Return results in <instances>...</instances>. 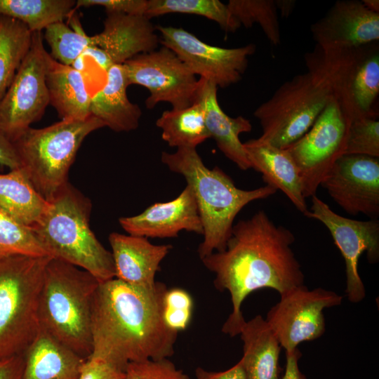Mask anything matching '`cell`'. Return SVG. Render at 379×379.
I'll use <instances>...</instances> for the list:
<instances>
[{"label":"cell","instance_id":"6da1fadb","mask_svg":"<svg viewBox=\"0 0 379 379\" xmlns=\"http://www.w3.org/2000/svg\"><path fill=\"white\" fill-rule=\"evenodd\" d=\"M294 241L291 230L259 211L233 225L224 251L201 259L215 274V287L230 295L232 311L222 326L224 333L239 335L246 321L241 305L251 293L267 288L281 295L304 284V274L291 247Z\"/></svg>","mask_w":379,"mask_h":379},{"label":"cell","instance_id":"7a4b0ae2","mask_svg":"<svg viewBox=\"0 0 379 379\" xmlns=\"http://www.w3.org/2000/svg\"><path fill=\"white\" fill-rule=\"evenodd\" d=\"M167 290L159 281L152 288L117 278L99 283L92 304V352L88 358L125 371L131 362L171 357L178 333L164 319Z\"/></svg>","mask_w":379,"mask_h":379},{"label":"cell","instance_id":"3957f363","mask_svg":"<svg viewBox=\"0 0 379 379\" xmlns=\"http://www.w3.org/2000/svg\"><path fill=\"white\" fill-rule=\"evenodd\" d=\"M365 50L323 48L305 55L307 71L284 82L254 112L262 127L258 140L285 149L302 136L336 95L349 92L356 65Z\"/></svg>","mask_w":379,"mask_h":379},{"label":"cell","instance_id":"277c9868","mask_svg":"<svg viewBox=\"0 0 379 379\" xmlns=\"http://www.w3.org/2000/svg\"><path fill=\"white\" fill-rule=\"evenodd\" d=\"M161 160L172 172L182 175L193 192L204 229V239L197 251L201 260L225 249L234 220L244 207L277 191L267 185L250 190L237 187L219 167L208 168L196 148L163 152Z\"/></svg>","mask_w":379,"mask_h":379},{"label":"cell","instance_id":"5b68a950","mask_svg":"<svg viewBox=\"0 0 379 379\" xmlns=\"http://www.w3.org/2000/svg\"><path fill=\"white\" fill-rule=\"evenodd\" d=\"M32 228L48 255L78 267L100 283L115 278L112 253L89 225L90 201L67 182L50 201Z\"/></svg>","mask_w":379,"mask_h":379},{"label":"cell","instance_id":"8992f818","mask_svg":"<svg viewBox=\"0 0 379 379\" xmlns=\"http://www.w3.org/2000/svg\"><path fill=\"white\" fill-rule=\"evenodd\" d=\"M99 283L89 272L51 258L39 295L41 328L86 359L92 352L91 310Z\"/></svg>","mask_w":379,"mask_h":379},{"label":"cell","instance_id":"52a82bcc","mask_svg":"<svg viewBox=\"0 0 379 379\" xmlns=\"http://www.w3.org/2000/svg\"><path fill=\"white\" fill-rule=\"evenodd\" d=\"M102 127L103 123L91 115L42 128L29 127L13 142L20 168L45 199L50 201L68 182L69 170L84 140Z\"/></svg>","mask_w":379,"mask_h":379},{"label":"cell","instance_id":"ba28073f","mask_svg":"<svg viewBox=\"0 0 379 379\" xmlns=\"http://www.w3.org/2000/svg\"><path fill=\"white\" fill-rule=\"evenodd\" d=\"M51 258L0 259V361L22 354L41 329L39 300Z\"/></svg>","mask_w":379,"mask_h":379},{"label":"cell","instance_id":"9c48e42d","mask_svg":"<svg viewBox=\"0 0 379 379\" xmlns=\"http://www.w3.org/2000/svg\"><path fill=\"white\" fill-rule=\"evenodd\" d=\"M355 117L349 92L336 95L310 128L285 148L299 171L305 199L316 195L324 176L345 154L349 128Z\"/></svg>","mask_w":379,"mask_h":379},{"label":"cell","instance_id":"30bf717a","mask_svg":"<svg viewBox=\"0 0 379 379\" xmlns=\"http://www.w3.org/2000/svg\"><path fill=\"white\" fill-rule=\"evenodd\" d=\"M49 56L41 32H32L30 48L0 100V131L12 142L39 121L49 105L46 81Z\"/></svg>","mask_w":379,"mask_h":379},{"label":"cell","instance_id":"8fae6325","mask_svg":"<svg viewBox=\"0 0 379 379\" xmlns=\"http://www.w3.org/2000/svg\"><path fill=\"white\" fill-rule=\"evenodd\" d=\"M123 65L128 85H140L149 91L145 101L149 109L160 102H167L172 109H180L197 100L199 83L196 75L165 46L137 55Z\"/></svg>","mask_w":379,"mask_h":379},{"label":"cell","instance_id":"7c38bea8","mask_svg":"<svg viewBox=\"0 0 379 379\" xmlns=\"http://www.w3.org/2000/svg\"><path fill=\"white\" fill-rule=\"evenodd\" d=\"M343 297L322 288L305 284L280 295L279 301L265 319L286 352L299 344L320 338L326 331L324 310L342 303Z\"/></svg>","mask_w":379,"mask_h":379},{"label":"cell","instance_id":"4fadbf2b","mask_svg":"<svg viewBox=\"0 0 379 379\" xmlns=\"http://www.w3.org/2000/svg\"><path fill=\"white\" fill-rule=\"evenodd\" d=\"M159 42L173 51L195 75L227 88L239 82L245 72L248 58L256 49L253 44L237 48L209 45L187 30L157 25Z\"/></svg>","mask_w":379,"mask_h":379},{"label":"cell","instance_id":"5bb4252c","mask_svg":"<svg viewBox=\"0 0 379 379\" xmlns=\"http://www.w3.org/2000/svg\"><path fill=\"white\" fill-rule=\"evenodd\" d=\"M304 215L320 221L329 230L345 260L346 296L352 303L360 302L366 297V289L359 273V261L366 252L370 263L378 262L379 221L343 217L316 195L312 197L311 208Z\"/></svg>","mask_w":379,"mask_h":379},{"label":"cell","instance_id":"9a60e30c","mask_svg":"<svg viewBox=\"0 0 379 379\" xmlns=\"http://www.w3.org/2000/svg\"><path fill=\"white\" fill-rule=\"evenodd\" d=\"M330 197L346 213L379 214V157L343 154L321 182Z\"/></svg>","mask_w":379,"mask_h":379},{"label":"cell","instance_id":"2e32d148","mask_svg":"<svg viewBox=\"0 0 379 379\" xmlns=\"http://www.w3.org/2000/svg\"><path fill=\"white\" fill-rule=\"evenodd\" d=\"M317 46L323 48H359L379 39V13L358 0L337 1L311 26Z\"/></svg>","mask_w":379,"mask_h":379},{"label":"cell","instance_id":"e0dca14e","mask_svg":"<svg viewBox=\"0 0 379 379\" xmlns=\"http://www.w3.org/2000/svg\"><path fill=\"white\" fill-rule=\"evenodd\" d=\"M119 222L128 234L146 238H173L182 230L204 234L196 199L188 185L175 199L155 203L137 215L121 217Z\"/></svg>","mask_w":379,"mask_h":379},{"label":"cell","instance_id":"ac0fdd59","mask_svg":"<svg viewBox=\"0 0 379 379\" xmlns=\"http://www.w3.org/2000/svg\"><path fill=\"white\" fill-rule=\"evenodd\" d=\"M150 19L142 15L107 12L101 32L93 36L112 65L157 49L159 38Z\"/></svg>","mask_w":379,"mask_h":379},{"label":"cell","instance_id":"d6986e66","mask_svg":"<svg viewBox=\"0 0 379 379\" xmlns=\"http://www.w3.org/2000/svg\"><path fill=\"white\" fill-rule=\"evenodd\" d=\"M109 242L115 278L136 286H154L156 274L171 250V245H155L146 237L118 232L109 234Z\"/></svg>","mask_w":379,"mask_h":379},{"label":"cell","instance_id":"ffe728a7","mask_svg":"<svg viewBox=\"0 0 379 379\" xmlns=\"http://www.w3.org/2000/svg\"><path fill=\"white\" fill-rule=\"evenodd\" d=\"M251 168L260 173L267 185L281 190L295 208L307 211L299 171L286 149L256 139L243 143Z\"/></svg>","mask_w":379,"mask_h":379},{"label":"cell","instance_id":"44dd1931","mask_svg":"<svg viewBox=\"0 0 379 379\" xmlns=\"http://www.w3.org/2000/svg\"><path fill=\"white\" fill-rule=\"evenodd\" d=\"M199 83L197 100L204 105L205 124L210 138L215 140L224 155L240 169L251 168L243 143L239 140L240 134L251 131L250 120L242 116L235 118L229 117L218 101V86L203 78L199 79Z\"/></svg>","mask_w":379,"mask_h":379},{"label":"cell","instance_id":"7402d4cb","mask_svg":"<svg viewBox=\"0 0 379 379\" xmlns=\"http://www.w3.org/2000/svg\"><path fill=\"white\" fill-rule=\"evenodd\" d=\"M103 86L91 95V114L115 132H128L139 126L142 112L128 98V82L123 65L107 72Z\"/></svg>","mask_w":379,"mask_h":379},{"label":"cell","instance_id":"603a6c76","mask_svg":"<svg viewBox=\"0 0 379 379\" xmlns=\"http://www.w3.org/2000/svg\"><path fill=\"white\" fill-rule=\"evenodd\" d=\"M23 356L20 379H77L86 361L41 328Z\"/></svg>","mask_w":379,"mask_h":379},{"label":"cell","instance_id":"cb8c5ba5","mask_svg":"<svg viewBox=\"0 0 379 379\" xmlns=\"http://www.w3.org/2000/svg\"><path fill=\"white\" fill-rule=\"evenodd\" d=\"M46 81L49 104L55 109L61 120H84L91 115V95L82 72L63 65L50 55Z\"/></svg>","mask_w":379,"mask_h":379},{"label":"cell","instance_id":"d4e9b609","mask_svg":"<svg viewBox=\"0 0 379 379\" xmlns=\"http://www.w3.org/2000/svg\"><path fill=\"white\" fill-rule=\"evenodd\" d=\"M239 335L243 341L242 361L247 379H279L281 347L261 315L246 321Z\"/></svg>","mask_w":379,"mask_h":379},{"label":"cell","instance_id":"484cf974","mask_svg":"<svg viewBox=\"0 0 379 379\" xmlns=\"http://www.w3.org/2000/svg\"><path fill=\"white\" fill-rule=\"evenodd\" d=\"M48 204L21 168L0 174V210L15 220L32 228L44 215Z\"/></svg>","mask_w":379,"mask_h":379},{"label":"cell","instance_id":"4316f807","mask_svg":"<svg viewBox=\"0 0 379 379\" xmlns=\"http://www.w3.org/2000/svg\"><path fill=\"white\" fill-rule=\"evenodd\" d=\"M161 138L171 147L196 148L210 138L205 124L202 102L197 100L190 106L164 111L156 121Z\"/></svg>","mask_w":379,"mask_h":379},{"label":"cell","instance_id":"83f0119b","mask_svg":"<svg viewBox=\"0 0 379 379\" xmlns=\"http://www.w3.org/2000/svg\"><path fill=\"white\" fill-rule=\"evenodd\" d=\"M74 0H0V15L25 24L32 32H41L62 22L76 9Z\"/></svg>","mask_w":379,"mask_h":379},{"label":"cell","instance_id":"f1b7e54d","mask_svg":"<svg viewBox=\"0 0 379 379\" xmlns=\"http://www.w3.org/2000/svg\"><path fill=\"white\" fill-rule=\"evenodd\" d=\"M32 36L25 24L0 15V100L30 48Z\"/></svg>","mask_w":379,"mask_h":379},{"label":"cell","instance_id":"f546056e","mask_svg":"<svg viewBox=\"0 0 379 379\" xmlns=\"http://www.w3.org/2000/svg\"><path fill=\"white\" fill-rule=\"evenodd\" d=\"M378 94V48H366L356 65L349 87V96L356 117L378 118V112L374 106Z\"/></svg>","mask_w":379,"mask_h":379},{"label":"cell","instance_id":"4dcf8cb0","mask_svg":"<svg viewBox=\"0 0 379 379\" xmlns=\"http://www.w3.org/2000/svg\"><path fill=\"white\" fill-rule=\"evenodd\" d=\"M169 13L203 16L226 32H234L241 27L227 4L219 0H147L145 16L149 19Z\"/></svg>","mask_w":379,"mask_h":379},{"label":"cell","instance_id":"1f68e13d","mask_svg":"<svg viewBox=\"0 0 379 379\" xmlns=\"http://www.w3.org/2000/svg\"><path fill=\"white\" fill-rule=\"evenodd\" d=\"M74 29L62 22H55L44 30V39L51 48L50 55L56 61L72 66L84 57L86 49L94 46L93 36L87 35L80 25Z\"/></svg>","mask_w":379,"mask_h":379},{"label":"cell","instance_id":"d6a6232c","mask_svg":"<svg viewBox=\"0 0 379 379\" xmlns=\"http://www.w3.org/2000/svg\"><path fill=\"white\" fill-rule=\"evenodd\" d=\"M227 6L241 26L249 28L258 23L272 44L281 43L278 11L274 0H230Z\"/></svg>","mask_w":379,"mask_h":379},{"label":"cell","instance_id":"836d02e7","mask_svg":"<svg viewBox=\"0 0 379 379\" xmlns=\"http://www.w3.org/2000/svg\"><path fill=\"white\" fill-rule=\"evenodd\" d=\"M15 255L49 256L31 227L0 210V259Z\"/></svg>","mask_w":379,"mask_h":379},{"label":"cell","instance_id":"e575fe53","mask_svg":"<svg viewBox=\"0 0 379 379\" xmlns=\"http://www.w3.org/2000/svg\"><path fill=\"white\" fill-rule=\"evenodd\" d=\"M345 154L379 157V121L376 117L354 118L349 128Z\"/></svg>","mask_w":379,"mask_h":379},{"label":"cell","instance_id":"d590c367","mask_svg":"<svg viewBox=\"0 0 379 379\" xmlns=\"http://www.w3.org/2000/svg\"><path fill=\"white\" fill-rule=\"evenodd\" d=\"M125 373V379H190L168 359L129 363Z\"/></svg>","mask_w":379,"mask_h":379},{"label":"cell","instance_id":"8d00e7d4","mask_svg":"<svg viewBox=\"0 0 379 379\" xmlns=\"http://www.w3.org/2000/svg\"><path fill=\"white\" fill-rule=\"evenodd\" d=\"M147 0H77L75 9L80 7L100 6L106 12H118L145 15Z\"/></svg>","mask_w":379,"mask_h":379},{"label":"cell","instance_id":"74e56055","mask_svg":"<svg viewBox=\"0 0 379 379\" xmlns=\"http://www.w3.org/2000/svg\"><path fill=\"white\" fill-rule=\"evenodd\" d=\"M125 371L98 359H87L77 379H125Z\"/></svg>","mask_w":379,"mask_h":379},{"label":"cell","instance_id":"f35d334b","mask_svg":"<svg viewBox=\"0 0 379 379\" xmlns=\"http://www.w3.org/2000/svg\"><path fill=\"white\" fill-rule=\"evenodd\" d=\"M192 310L168 308L164 307V319L166 326L178 333L189 326Z\"/></svg>","mask_w":379,"mask_h":379},{"label":"cell","instance_id":"ab89813d","mask_svg":"<svg viewBox=\"0 0 379 379\" xmlns=\"http://www.w3.org/2000/svg\"><path fill=\"white\" fill-rule=\"evenodd\" d=\"M194 373L196 379H247L241 359L225 371H209L201 367H198Z\"/></svg>","mask_w":379,"mask_h":379},{"label":"cell","instance_id":"60d3db41","mask_svg":"<svg viewBox=\"0 0 379 379\" xmlns=\"http://www.w3.org/2000/svg\"><path fill=\"white\" fill-rule=\"evenodd\" d=\"M0 165L13 170L20 168L19 158L13 142L0 131Z\"/></svg>","mask_w":379,"mask_h":379},{"label":"cell","instance_id":"b9f144b4","mask_svg":"<svg viewBox=\"0 0 379 379\" xmlns=\"http://www.w3.org/2000/svg\"><path fill=\"white\" fill-rule=\"evenodd\" d=\"M23 366V353L0 361V379H20Z\"/></svg>","mask_w":379,"mask_h":379},{"label":"cell","instance_id":"7bdbcfd3","mask_svg":"<svg viewBox=\"0 0 379 379\" xmlns=\"http://www.w3.org/2000/svg\"><path fill=\"white\" fill-rule=\"evenodd\" d=\"M302 354L298 348L286 352V366L281 379H307L300 371L298 361Z\"/></svg>","mask_w":379,"mask_h":379},{"label":"cell","instance_id":"ee69618b","mask_svg":"<svg viewBox=\"0 0 379 379\" xmlns=\"http://www.w3.org/2000/svg\"><path fill=\"white\" fill-rule=\"evenodd\" d=\"M274 2L277 11L279 10L281 16L285 18L291 15L295 5L293 0H275Z\"/></svg>","mask_w":379,"mask_h":379},{"label":"cell","instance_id":"f6af8a7d","mask_svg":"<svg viewBox=\"0 0 379 379\" xmlns=\"http://www.w3.org/2000/svg\"><path fill=\"white\" fill-rule=\"evenodd\" d=\"M363 4L371 11L379 13V1L378 0H362Z\"/></svg>","mask_w":379,"mask_h":379}]
</instances>
